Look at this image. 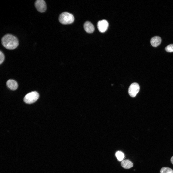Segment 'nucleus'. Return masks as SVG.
I'll use <instances>...</instances> for the list:
<instances>
[{
	"label": "nucleus",
	"instance_id": "1",
	"mask_svg": "<svg viewBox=\"0 0 173 173\" xmlns=\"http://www.w3.org/2000/svg\"><path fill=\"white\" fill-rule=\"evenodd\" d=\"M3 46L9 50H13L18 46L19 42L17 37L14 36L10 34L5 35L1 39Z\"/></svg>",
	"mask_w": 173,
	"mask_h": 173
},
{
	"label": "nucleus",
	"instance_id": "2",
	"mask_svg": "<svg viewBox=\"0 0 173 173\" xmlns=\"http://www.w3.org/2000/svg\"><path fill=\"white\" fill-rule=\"evenodd\" d=\"M59 19L61 23L63 24H68L72 23L74 20V18L72 14L65 12L60 14Z\"/></svg>",
	"mask_w": 173,
	"mask_h": 173
},
{
	"label": "nucleus",
	"instance_id": "3",
	"mask_svg": "<svg viewBox=\"0 0 173 173\" xmlns=\"http://www.w3.org/2000/svg\"><path fill=\"white\" fill-rule=\"evenodd\" d=\"M39 94L36 91L30 92L26 95L24 98V101L26 103L31 104L36 101L38 99Z\"/></svg>",
	"mask_w": 173,
	"mask_h": 173
},
{
	"label": "nucleus",
	"instance_id": "4",
	"mask_svg": "<svg viewBox=\"0 0 173 173\" xmlns=\"http://www.w3.org/2000/svg\"><path fill=\"white\" fill-rule=\"evenodd\" d=\"M140 90L139 84L136 83H132L130 86L128 92L130 95L132 97L136 96Z\"/></svg>",
	"mask_w": 173,
	"mask_h": 173
},
{
	"label": "nucleus",
	"instance_id": "5",
	"mask_svg": "<svg viewBox=\"0 0 173 173\" xmlns=\"http://www.w3.org/2000/svg\"><path fill=\"white\" fill-rule=\"evenodd\" d=\"M35 6L37 10L41 12H44L46 9V4L43 0H37L35 3Z\"/></svg>",
	"mask_w": 173,
	"mask_h": 173
},
{
	"label": "nucleus",
	"instance_id": "6",
	"mask_svg": "<svg viewBox=\"0 0 173 173\" xmlns=\"http://www.w3.org/2000/svg\"><path fill=\"white\" fill-rule=\"evenodd\" d=\"M109 25L108 23L106 20H102L99 21L97 27L99 31L101 33L105 32L107 30Z\"/></svg>",
	"mask_w": 173,
	"mask_h": 173
},
{
	"label": "nucleus",
	"instance_id": "7",
	"mask_svg": "<svg viewBox=\"0 0 173 173\" xmlns=\"http://www.w3.org/2000/svg\"><path fill=\"white\" fill-rule=\"evenodd\" d=\"M84 28L85 31L88 33H92L93 32L94 30V26L89 21H86L84 23Z\"/></svg>",
	"mask_w": 173,
	"mask_h": 173
},
{
	"label": "nucleus",
	"instance_id": "8",
	"mask_svg": "<svg viewBox=\"0 0 173 173\" xmlns=\"http://www.w3.org/2000/svg\"><path fill=\"white\" fill-rule=\"evenodd\" d=\"M7 87L10 89L14 90L18 88V84L17 82L13 79H9L7 81L6 83Z\"/></svg>",
	"mask_w": 173,
	"mask_h": 173
},
{
	"label": "nucleus",
	"instance_id": "9",
	"mask_svg": "<svg viewBox=\"0 0 173 173\" xmlns=\"http://www.w3.org/2000/svg\"><path fill=\"white\" fill-rule=\"evenodd\" d=\"M161 39L159 36H156L153 37L150 40V43L154 47L159 46L161 43Z\"/></svg>",
	"mask_w": 173,
	"mask_h": 173
},
{
	"label": "nucleus",
	"instance_id": "10",
	"mask_svg": "<svg viewBox=\"0 0 173 173\" xmlns=\"http://www.w3.org/2000/svg\"><path fill=\"white\" fill-rule=\"evenodd\" d=\"M121 164L122 166L125 169H129L133 166V163L130 160H125L122 161Z\"/></svg>",
	"mask_w": 173,
	"mask_h": 173
},
{
	"label": "nucleus",
	"instance_id": "11",
	"mask_svg": "<svg viewBox=\"0 0 173 173\" xmlns=\"http://www.w3.org/2000/svg\"><path fill=\"white\" fill-rule=\"evenodd\" d=\"M160 173H173V170L168 167H163L161 169Z\"/></svg>",
	"mask_w": 173,
	"mask_h": 173
},
{
	"label": "nucleus",
	"instance_id": "12",
	"mask_svg": "<svg viewBox=\"0 0 173 173\" xmlns=\"http://www.w3.org/2000/svg\"><path fill=\"white\" fill-rule=\"evenodd\" d=\"M115 155L118 160L120 161H122L124 158V154L120 151L117 152L116 153Z\"/></svg>",
	"mask_w": 173,
	"mask_h": 173
},
{
	"label": "nucleus",
	"instance_id": "13",
	"mask_svg": "<svg viewBox=\"0 0 173 173\" xmlns=\"http://www.w3.org/2000/svg\"><path fill=\"white\" fill-rule=\"evenodd\" d=\"M165 49L168 52H173V44H170L167 46L165 47Z\"/></svg>",
	"mask_w": 173,
	"mask_h": 173
},
{
	"label": "nucleus",
	"instance_id": "14",
	"mask_svg": "<svg viewBox=\"0 0 173 173\" xmlns=\"http://www.w3.org/2000/svg\"><path fill=\"white\" fill-rule=\"evenodd\" d=\"M5 58L4 55L1 51H0V64H1L3 62Z\"/></svg>",
	"mask_w": 173,
	"mask_h": 173
},
{
	"label": "nucleus",
	"instance_id": "15",
	"mask_svg": "<svg viewBox=\"0 0 173 173\" xmlns=\"http://www.w3.org/2000/svg\"><path fill=\"white\" fill-rule=\"evenodd\" d=\"M170 160L171 162L173 164V156L171 157Z\"/></svg>",
	"mask_w": 173,
	"mask_h": 173
}]
</instances>
